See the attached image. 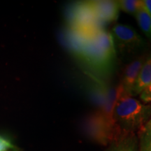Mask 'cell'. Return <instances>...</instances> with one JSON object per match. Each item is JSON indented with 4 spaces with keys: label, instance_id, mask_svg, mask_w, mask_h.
<instances>
[{
    "label": "cell",
    "instance_id": "8",
    "mask_svg": "<svg viewBox=\"0 0 151 151\" xmlns=\"http://www.w3.org/2000/svg\"><path fill=\"white\" fill-rule=\"evenodd\" d=\"M108 151H137L134 135L132 132L123 133L119 139L111 143Z\"/></svg>",
    "mask_w": 151,
    "mask_h": 151
},
{
    "label": "cell",
    "instance_id": "10",
    "mask_svg": "<svg viewBox=\"0 0 151 151\" xmlns=\"http://www.w3.org/2000/svg\"><path fill=\"white\" fill-rule=\"evenodd\" d=\"M120 10L123 11L127 14L134 16L138 11L143 6V1L141 0H120L118 1Z\"/></svg>",
    "mask_w": 151,
    "mask_h": 151
},
{
    "label": "cell",
    "instance_id": "9",
    "mask_svg": "<svg viewBox=\"0 0 151 151\" xmlns=\"http://www.w3.org/2000/svg\"><path fill=\"white\" fill-rule=\"evenodd\" d=\"M139 27L151 41V16L145 8L144 4L135 15Z\"/></svg>",
    "mask_w": 151,
    "mask_h": 151
},
{
    "label": "cell",
    "instance_id": "6",
    "mask_svg": "<svg viewBox=\"0 0 151 151\" xmlns=\"http://www.w3.org/2000/svg\"><path fill=\"white\" fill-rule=\"evenodd\" d=\"M144 56L140 57L126 66L122 74V82L120 85L122 86L124 94L132 97L134 88L136 85L138 76L140 73L141 68L146 61Z\"/></svg>",
    "mask_w": 151,
    "mask_h": 151
},
{
    "label": "cell",
    "instance_id": "2",
    "mask_svg": "<svg viewBox=\"0 0 151 151\" xmlns=\"http://www.w3.org/2000/svg\"><path fill=\"white\" fill-rule=\"evenodd\" d=\"M151 115V106L143 104L140 101L122 91L113 110V118L122 132H132L137 129Z\"/></svg>",
    "mask_w": 151,
    "mask_h": 151
},
{
    "label": "cell",
    "instance_id": "4",
    "mask_svg": "<svg viewBox=\"0 0 151 151\" xmlns=\"http://www.w3.org/2000/svg\"><path fill=\"white\" fill-rule=\"evenodd\" d=\"M111 34L116 50H118L122 54L137 51L145 44L144 40L139 33L127 24H116Z\"/></svg>",
    "mask_w": 151,
    "mask_h": 151
},
{
    "label": "cell",
    "instance_id": "13",
    "mask_svg": "<svg viewBox=\"0 0 151 151\" xmlns=\"http://www.w3.org/2000/svg\"><path fill=\"white\" fill-rule=\"evenodd\" d=\"M143 4H144L145 8L151 16V0H145L143 1Z\"/></svg>",
    "mask_w": 151,
    "mask_h": 151
},
{
    "label": "cell",
    "instance_id": "7",
    "mask_svg": "<svg viewBox=\"0 0 151 151\" xmlns=\"http://www.w3.org/2000/svg\"><path fill=\"white\" fill-rule=\"evenodd\" d=\"M151 86V54L146 58L138 76L132 96L141 94Z\"/></svg>",
    "mask_w": 151,
    "mask_h": 151
},
{
    "label": "cell",
    "instance_id": "11",
    "mask_svg": "<svg viewBox=\"0 0 151 151\" xmlns=\"http://www.w3.org/2000/svg\"><path fill=\"white\" fill-rule=\"evenodd\" d=\"M12 148H14V146L11 143L4 139L3 138H0V151H7Z\"/></svg>",
    "mask_w": 151,
    "mask_h": 151
},
{
    "label": "cell",
    "instance_id": "5",
    "mask_svg": "<svg viewBox=\"0 0 151 151\" xmlns=\"http://www.w3.org/2000/svg\"><path fill=\"white\" fill-rule=\"evenodd\" d=\"M90 8L101 23L116 21L119 16L118 1L94 0L88 1Z\"/></svg>",
    "mask_w": 151,
    "mask_h": 151
},
{
    "label": "cell",
    "instance_id": "3",
    "mask_svg": "<svg viewBox=\"0 0 151 151\" xmlns=\"http://www.w3.org/2000/svg\"><path fill=\"white\" fill-rule=\"evenodd\" d=\"M84 128L88 137L103 146L111 144L123 134L119 133L109 127L99 111L92 113L86 119Z\"/></svg>",
    "mask_w": 151,
    "mask_h": 151
},
{
    "label": "cell",
    "instance_id": "1",
    "mask_svg": "<svg viewBox=\"0 0 151 151\" xmlns=\"http://www.w3.org/2000/svg\"><path fill=\"white\" fill-rule=\"evenodd\" d=\"M74 58L86 68V73L102 81L112 73L116 50L111 32L101 29L87 38Z\"/></svg>",
    "mask_w": 151,
    "mask_h": 151
},
{
    "label": "cell",
    "instance_id": "14",
    "mask_svg": "<svg viewBox=\"0 0 151 151\" xmlns=\"http://www.w3.org/2000/svg\"><path fill=\"white\" fill-rule=\"evenodd\" d=\"M145 91H147V92H150V91H151V86L150 87V88H148V90H145ZM143 92H144V91H143Z\"/></svg>",
    "mask_w": 151,
    "mask_h": 151
},
{
    "label": "cell",
    "instance_id": "12",
    "mask_svg": "<svg viewBox=\"0 0 151 151\" xmlns=\"http://www.w3.org/2000/svg\"><path fill=\"white\" fill-rule=\"evenodd\" d=\"M141 98L145 101H151V91H144L141 94Z\"/></svg>",
    "mask_w": 151,
    "mask_h": 151
},
{
    "label": "cell",
    "instance_id": "15",
    "mask_svg": "<svg viewBox=\"0 0 151 151\" xmlns=\"http://www.w3.org/2000/svg\"><path fill=\"white\" fill-rule=\"evenodd\" d=\"M0 138H1V137H0Z\"/></svg>",
    "mask_w": 151,
    "mask_h": 151
}]
</instances>
